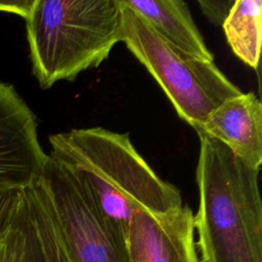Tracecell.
<instances>
[{"label": "cell", "mask_w": 262, "mask_h": 262, "mask_svg": "<svg viewBox=\"0 0 262 262\" xmlns=\"http://www.w3.org/2000/svg\"><path fill=\"white\" fill-rule=\"evenodd\" d=\"M50 155L73 169L103 213L125 234L137 210L164 214L180 208V190L163 180L132 144L129 133L102 127L49 136Z\"/></svg>", "instance_id": "6da1fadb"}, {"label": "cell", "mask_w": 262, "mask_h": 262, "mask_svg": "<svg viewBox=\"0 0 262 262\" xmlns=\"http://www.w3.org/2000/svg\"><path fill=\"white\" fill-rule=\"evenodd\" d=\"M198 135L200 202L193 223L200 262H262L259 170L216 139Z\"/></svg>", "instance_id": "7a4b0ae2"}, {"label": "cell", "mask_w": 262, "mask_h": 262, "mask_svg": "<svg viewBox=\"0 0 262 262\" xmlns=\"http://www.w3.org/2000/svg\"><path fill=\"white\" fill-rule=\"evenodd\" d=\"M121 19L120 0H35L25 20L40 87L99 67L120 42Z\"/></svg>", "instance_id": "3957f363"}, {"label": "cell", "mask_w": 262, "mask_h": 262, "mask_svg": "<svg viewBox=\"0 0 262 262\" xmlns=\"http://www.w3.org/2000/svg\"><path fill=\"white\" fill-rule=\"evenodd\" d=\"M120 42L161 86L177 115L194 130L227 98L243 91L214 61L191 56L160 36L122 0Z\"/></svg>", "instance_id": "277c9868"}, {"label": "cell", "mask_w": 262, "mask_h": 262, "mask_svg": "<svg viewBox=\"0 0 262 262\" xmlns=\"http://www.w3.org/2000/svg\"><path fill=\"white\" fill-rule=\"evenodd\" d=\"M40 180L71 262H129L126 234L106 217L83 179L50 154Z\"/></svg>", "instance_id": "5b68a950"}, {"label": "cell", "mask_w": 262, "mask_h": 262, "mask_svg": "<svg viewBox=\"0 0 262 262\" xmlns=\"http://www.w3.org/2000/svg\"><path fill=\"white\" fill-rule=\"evenodd\" d=\"M48 155L36 117L15 88L0 82V186L25 188L37 182Z\"/></svg>", "instance_id": "8992f818"}, {"label": "cell", "mask_w": 262, "mask_h": 262, "mask_svg": "<svg viewBox=\"0 0 262 262\" xmlns=\"http://www.w3.org/2000/svg\"><path fill=\"white\" fill-rule=\"evenodd\" d=\"M188 206L164 214L133 213L127 235L129 262H200Z\"/></svg>", "instance_id": "52a82bcc"}, {"label": "cell", "mask_w": 262, "mask_h": 262, "mask_svg": "<svg viewBox=\"0 0 262 262\" xmlns=\"http://www.w3.org/2000/svg\"><path fill=\"white\" fill-rule=\"evenodd\" d=\"M225 145L249 167L262 164V104L254 92H242L214 108L195 130Z\"/></svg>", "instance_id": "ba28073f"}, {"label": "cell", "mask_w": 262, "mask_h": 262, "mask_svg": "<svg viewBox=\"0 0 262 262\" xmlns=\"http://www.w3.org/2000/svg\"><path fill=\"white\" fill-rule=\"evenodd\" d=\"M15 220L23 234L21 262H68L56 215L40 179L23 188Z\"/></svg>", "instance_id": "9c48e42d"}, {"label": "cell", "mask_w": 262, "mask_h": 262, "mask_svg": "<svg viewBox=\"0 0 262 262\" xmlns=\"http://www.w3.org/2000/svg\"><path fill=\"white\" fill-rule=\"evenodd\" d=\"M160 36L181 51L209 61L214 55L207 47L187 4L182 0H122Z\"/></svg>", "instance_id": "30bf717a"}, {"label": "cell", "mask_w": 262, "mask_h": 262, "mask_svg": "<svg viewBox=\"0 0 262 262\" xmlns=\"http://www.w3.org/2000/svg\"><path fill=\"white\" fill-rule=\"evenodd\" d=\"M222 28L233 53L256 70L262 43V1L235 0Z\"/></svg>", "instance_id": "8fae6325"}, {"label": "cell", "mask_w": 262, "mask_h": 262, "mask_svg": "<svg viewBox=\"0 0 262 262\" xmlns=\"http://www.w3.org/2000/svg\"><path fill=\"white\" fill-rule=\"evenodd\" d=\"M23 188L0 186V239L6 234L15 216Z\"/></svg>", "instance_id": "7c38bea8"}, {"label": "cell", "mask_w": 262, "mask_h": 262, "mask_svg": "<svg viewBox=\"0 0 262 262\" xmlns=\"http://www.w3.org/2000/svg\"><path fill=\"white\" fill-rule=\"evenodd\" d=\"M21 257L23 234L14 216L10 228L0 239V262H21Z\"/></svg>", "instance_id": "4fadbf2b"}, {"label": "cell", "mask_w": 262, "mask_h": 262, "mask_svg": "<svg viewBox=\"0 0 262 262\" xmlns=\"http://www.w3.org/2000/svg\"><path fill=\"white\" fill-rule=\"evenodd\" d=\"M235 0H199L198 3L204 15L214 25L224 23Z\"/></svg>", "instance_id": "5bb4252c"}, {"label": "cell", "mask_w": 262, "mask_h": 262, "mask_svg": "<svg viewBox=\"0 0 262 262\" xmlns=\"http://www.w3.org/2000/svg\"><path fill=\"white\" fill-rule=\"evenodd\" d=\"M35 0H12L0 1V11L13 13L21 16L24 19L29 14Z\"/></svg>", "instance_id": "9a60e30c"}]
</instances>
